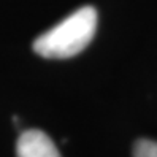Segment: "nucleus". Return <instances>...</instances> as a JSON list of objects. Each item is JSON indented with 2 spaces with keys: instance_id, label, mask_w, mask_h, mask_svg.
I'll return each mask as SVG.
<instances>
[{
  "instance_id": "nucleus-3",
  "label": "nucleus",
  "mask_w": 157,
  "mask_h": 157,
  "mask_svg": "<svg viewBox=\"0 0 157 157\" xmlns=\"http://www.w3.org/2000/svg\"><path fill=\"white\" fill-rule=\"evenodd\" d=\"M133 157H157V141L141 138L133 144Z\"/></svg>"
},
{
  "instance_id": "nucleus-2",
  "label": "nucleus",
  "mask_w": 157,
  "mask_h": 157,
  "mask_svg": "<svg viewBox=\"0 0 157 157\" xmlns=\"http://www.w3.org/2000/svg\"><path fill=\"white\" fill-rule=\"evenodd\" d=\"M17 157H60L57 146L43 130L30 128L19 135L16 143Z\"/></svg>"
},
{
  "instance_id": "nucleus-1",
  "label": "nucleus",
  "mask_w": 157,
  "mask_h": 157,
  "mask_svg": "<svg viewBox=\"0 0 157 157\" xmlns=\"http://www.w3.org/2000/svg\"><path fill=\"white\" fill-rule=\"evenodd\" d=\"M97 29L94 6H82L33 41V51L46 59H68L86 49Z\"/></svg>"
}]
</instances>
